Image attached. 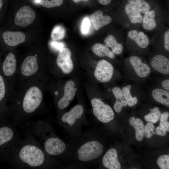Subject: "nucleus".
<instances>
[{"label": "nucleus", "instance_id": "obj_1", "mask_svg": "<svg viewBox=\"0 0 169 169\" xmlns=\"http://www.w3.org/2000/svg\"><path fill=\"white\" fill-rule=\"evenodd\" d=\"M46 84L36 79L16 83L15 90L8 103V118L16 125L23 124L31 117L49 111L44 101Z\"/></svg>", "mask_w": 169, "mask_h": 169}, {"label": "nucleus", "instance_id": "obj_2", "mask_svg": "<svg viewBox=\"0 0 169 169\" xmlns=\"http://www.w3.org/2000/svg\"><path fill=\"white\" fill-rule=\"evenodd\" d=\"M105 133L102 126L92 127L69 139L64 160L67 164L65 168H97L108 149Z\"/></svg>", "mask_w": 169, "mask_h": 169}, {"label": "nucleus", "instance_id": "obj_3", "mask_svg": "<svg viewBox=\"0 0 169 169\" xmlns=\"http://www.w3.org/2000/svg\"><path fill=\"white\" fill-rule=\"evenodd\" d=\"M23 139L6 161L17 169L64 168L59 161L47 154L30 132Z\"/></svg>", "mask_w": 169, "mask_h": 169}, {"label": "nucleus", "instance_id": "obj_4", "mask_svg": "<svg viewBox=\"0 0 169 169\" xmlns=\"http://www.w3.org/2000/svg\"><path fill=\"white\" fill-rule=\"evenodd\" d=\"M52 120L51 118L35 121L28 120L22 127L39 139L47 154L59 161H64L69 144L57 136L52 126Z\"/></svg>", "mask_w": 169, "mask_h": 169}, {"label": "nucleus", "instance_id": "obj_5", "mask_svg": "<svg viewBox=\"0 0 169 169\" xmlns=\"http://www.w3.org/2000/svg\"><path fill=\"white\" fill-rule=\"evenodd\" d=\"M39 57L37 53L29 55L18 62L16 83L34 78L47 85L52 81L49 71L48 62Z\"/></svg>", "mask_w": 169, "mask_h": 169}, {"label": "nucleus", "instance_id": "obj_6", "mask_svg": "<svg viewBox=\"0 0 169 169\" xmlns=\"http://www.w3.org/2000/svg\"><path fill=\"white\" fill-rule=\"evenodd\" d=\"M57 119V123L64 129L69 139L79 135L83 132L82 127L90 124L85 116L84 108L80 104L76 105Z\"/></svg>", "mask_w": 169, "mask_h": 169}, {"label": "nucleus", "instance_id": "obj_7", "mask_svg": "<svg viewBox=\"0 0 169 169\" xmlns=\"http://www.w3.org/2000/svg\"><path fill=\"white\" fill-rule=\"evenodd\" d=\"M16 125L7 117L0 116V161H6L22 139L18 135Z\"/></svg>", "mask_w": 169, "mask_h": 169}, {"label": "nucleus", "instance_id": "obj_8", "mask_svg": "<svg viewBox=\"0 0 169 169\" xmlns=\"http://www.w3.org/2000/svg\"><path fill=\"white\" fill-rule=\"evenodd\" d=\"M125 44L130 54L144 57L149 53L151 38L142 29H130L126 32Z\"/></svg>", "mask_w": 169, "mask_h": 169}, {"label": "nucleus", "instance_id": "obj_9", "mask_svg": "<svg viewBox=\"0 0 169 169\" xmlns=\"http://www.w3.org/2000/svg\"><path fill=\"white\" fill-rule=\"evenodd\" d=\"M166 22V12L155 7L143 14L141 29L145 32L154 34L165 25Z\"/></svg>", "mask_w": 169, "mask_h": 169}, {"label": "nucleus", "instance_id": "obj_10", "mask_svg": "<svg viewBox=\"0 0 169 169\" xmlns=\"http://www.w3.org/2000/svg\"><path fill=\"white\" fill-rule=\"evenodd\" d=\"M144 60L143 57L135 54H130L126 59L129 67V76L133 80L142 81L150 74L151 69Z\"/></svg>", "mask_w": 169, "mask_h": 169}, {"label": "nucleus", "instance_id": "obj_11", "mask_svg": "<svg viewBox=\"0 0 169 169\" xmlns=\"http://www.w3.org/2000/svg\"><path fill=\"white\" fill-rule=\"evenodd\" d=\"M90 102L96 120L105 128L114 119V111L110 105L105 103L101 99L93 98Z\"/></svg>", "mask_w": 169, "mask_h": 169}, {"label": "nucleus", "instance_id": "obj_12", "mask_svg": "<svg viewBox=\"0 0 169 169\" xmlns=\"http://www.w3.org/2000/svg\"><path fill=\"white\" fill-rule=\"evenodd\" d=\"M18 62L15 54L10 52L5 56L0 66V73L14 90L15 89Z\"/></svg>", "mask_w": 169, "mask_h": 169}, {"label": "nucleus", "instance_id": "obj_13", "mask_svg": "<svg viewBox=\"0 0 169 169\" xmlns=\"http://www.w3.org/2000/svg\"><path fill=\"white\" fill-rule=\"evenodd\" d=\"M142 14L135 8L126 3L121 13V23L124 29H141Z\"/></svg>", "mask_w": 169, "mask_h": 169}, {"label": "nucleus", "instance_id": "obj_14", "mask_svg": "<svg viewBox=\"0 0 169 169\" xmlns=\"http://www.w3.org/2000/svg\"><path fill=\"white\" fill-rule=\"evenodd\" d=\"M74 82L69 80L64 84L63 94L54 103L57 110L56 118L65 112V109L74 98L77 89L75 87Z\"/></svg>", "mask_w": 169, "mask_h": 169}, {"label": "nucleus", "instance_id": "obj_15", "mask_svg": "<svg viewBox=\"0 0 169 169\" xmlns=\"http://www.w3.org/2000/svg\"><path fill=\"white\" fill-rule=\"evenodd\" d=\"M148 64L153 72L169 74V56L163 52H153L148 58Z\"/></svg>", "mask_w": 169, "mask_h": 169}, {"label": "nucleus", "instance_id": "obj_16", "mask_svg": "<svg viewBox=\"0 0 169 169\" xmlns=\"http://www.w3.org/2000/svg\"><path fill=\"white\" fill-rule=\"evenodd\" d=\"M153 52L169 53V27L165 25L151 38Z\"/></svg>", "mask_w": 169, "mask_h": 169}, {"label": "nucleus", "instance_id": "obj_17", "mask_svg": "<svg viewBox=\"0 0 169 169\" xmlns=\"http://www.w3.org/2000/svg\"><path fill=\"white\" fill-rule=\"evenodd\" d=\"M15 90L11 87L0 73V116L8 117V103Z\"/></svg>", "mask_w": 169, "mask_h": 169}, {"label": "nucleus", "instance_id": "obj_18", "mask_svg": "<svg viewBox=\"0 0 169 169\" xmlns=\"http://www.w3.org/2000/svg\"><path fill=\"white\" fill-rule=\"evenodd\" d=\"M97 169H120L121 165L117 150L114 148L108 149L101 157Z\"/></svg>", "mask_w": 169, "mask_h": 169}, {"label": "nucleus", "instance_id": "obj_19", "mask_svg": "<svg viewBox=\"0 0 169 169\" xmlns=\"http://www.w3.org/2000/svg\"><path fill=\"white\" fill-rule=\"evenodd\" d=\"M71 53L69 49L65 47L59 52L56 60V67L64 74H70L74 69L71 58Z\"/></svg>", "mask_w": 169, "mask_h": 169}, {"label": "nucleus", "instance_id": "obj_20", "mask_svg": "<svg viewBox=\"0 0 169 169\" xmlns=\"http://www.w3.org/2000/svg\"><path fill=\"white\" fill-rule=\"evenodd\" d=\"M114 72V67L110 62L105 60H101L98 62L94 75L99 81L105 83L109 81L112 78Z\"/></svg>", "mask_w": 169, "mask_h": 169}, {"label": "nucleus", "instance_id": "obj_21", "mask_svg": "<svg viewBox=\"0 0 169 169\" xmlns=\"http://www.w3.org/2000/svg\"><path fill=\"white\" fill-rule=\"evenodd\" d=\"M35 15L34 11L30 6H23L16 13L14 18V23L19 27L27 26L32 23Z\"/></svg>", "mask_w": 169, "mask_h": 169}, {"label": "nucleus", "instance_id": "obj_22", "mask_svg": "<svg viewBox=\"0 0 169 169\" xmlns=\"http://www.w3.org/2000/svg\"><path fill=\"white\" fill-rule=\"evenodd\" d=\"M3 38L7 45L14 47L23 43L25 40L24 34L20 31H6L3 34Z\"/></svg>", "mask_w": 169, "mask_h": 169}, {"label": "nucleus", "instance_id": "obj_23", "mask_svg": "<svg viewBox=\"0 0 169 169\" xmlns=\"http://www.w3.org/2000/svg\"><path fill=\"white\" fill-rule=\"evenodd\" d=\"M90 19L94 28L98 30L104 26L110 24L112 22V17L109 15H103L100 10H97L94 12L90 16Z\"/></svg>", "mask_w": 169, "mask_h": 169}, {"label": "nucleus", "instance_id": "obj_24", "mask_svg": "<svg viewBox=\"0 0 169 169\" xmlns=\"http://www.w3.org/2000/svg\"><path fill=\"white\" fill-rule=\"evenodd\" d=\"M117 39L115 35L109 34L104 41L105 45L110 48L111 51L115 55H119L122 53L125 44L118 42Z\"/></svg>", "mask_w": 169, "mask_h": 169}, {"label": "nucleus", "instance_id": "obj_25", "mask_svg": "<svg viewBox=\"0 0 169 169\" xmlns=\"http://www.w3.org/2000/svg\"><path fill=\"white\" fill-rule=\"evenodd\" d=\"M112 90L115 99V101L113 105L114 109L116 113H120L122 111V108L127 105V103L120 87H114Z\"/></svg>", "mask_w": 169, "mask_h": 169}, {"label": "nucleus", "instance_id": "obj_26", "mask_svg": "<svg viewBox=\"0 0 169 169\" xmlns=\"http://www.w3.org/2000/svg\"><path fill=\"white\" fill-rule=\"evenodd\" d=\"M151 94L156 101L169 107V91L164 89L155 88L152 90Z\"/></svg>", "mask_w": 169, "mask_h": 169}, {"label": "nucleus", "instance_id": "obj_27", "mask_svg": "<svg viewBox=\"0 0 169 169\" xmlns=\"http://www.w3.org/2000/svg\"><path fill=\"white\" fill-rule=\"evenodd\" d=\"M126 2L143 14L147 13L156 7L148 0H127Z\"/></svg>", "mask_w": 169, "mask_h": 169}, {"label": "nucleus", "instance_id": "obj_28", "mask_svg": "<svg viewBox=\"0 0 169 169\" xmlns=\"http://www.w3.org/2000/svg\"><path fill=\"white\" fill-rule=\"evenodd\" d=\"M129 121L135 130L136 140L138 141H142L144 135L145 128L142 120L140 119H136L134 117L132 116L130 118Z\"/></svg>", "mask_w": 169, "mask_h": 169}, {"label": "nucleus", "instance_id": "obj_29", "mask_svg": "<svg viewBox=\"0 0 169 169\" xmlns=\"http://www.w3.org/2000/svg\"><path fill=\"white\" fill-rule=\"evenodd\" d=\"M91 49L93 52L97 56L101 57H107L111 59H114L115 54L105 45L97 43L93 45Z\"/></svg>", "mask_w": 169, "mask_h": 169}, {"label": "nucleus", "instance_id": "obj_30", "mask_svg": "<svg viewBox=\"0 0 169 169\" xmlns=\"http://www.w3.org/2000/svg\"><path fill=\"white\" fill-rule=\"evenodd\" d=\"M132 86L128 85L123 87L122 91L125 100L127 103V105L130 107H132L136 105L138 101L136 96H133L131 93Z\"/></svg>", "mask_w": 169, "mask_h": 169}, {"label": "nucleus", "instance_id": "obj_31", "mask_svg": "<svg viewBox=\"0 0 169 169\" xmlns=\"http://www.w3.org/2000/svg\"><path fill=\"white\" fill-rule=\"evenodd\" d=\"M150 112L144 116L145 120L148 122L156 123L160 119L161 112L159 109L155 107L149 109Z\"/></svg>", "mask_w": 169, "mask_h": 169}, {"label": "nucleus", "instance_id": "obj_32", "mask_svg": "<svg viewBox=\"0 0 169 169\" xmlns=\"http://www.w3.org/2000/svg\"><path fill=\"white\" fill-rule=\"evenodd\" d=\"M65 34V30L64 27L60 25H58L53 29L51 37L53 40L56 41L64 38Z\"/></svg>", "mask_w": 169, "mask_h": 169}, {"label": "nucleus", "instance_id": "obj_33", "mask_svg": "<svg viewBox=\"0 0 169 169\" xmlns=\"http://www.w3.org/2000/svg\"><path fill=\"white\" fill-rule=\"evenodd\" d=\"M63 0H34V2L36 4L46 8H51L61 5Z\"/></svg>", "mask_w": 169, "mask_h": 169}, {"label": "nucleus", "instance_id": "obj_34", "mask_svg": "<svg viewBox=\"0 0 169 169\" xmlns=\"http://www.w3.org/2000/svg\"><path fill=\"white\" fill-rule=\"evenodd\" d=\"M157 162L160 169H169V155H161L157 159Z\"/></svg>", "mask_w": 169, "mask_h": 169}, {"label": "nucleus", "instance_id": "obj_35", "mask_svg": "<svg viewBox=\"0 0 169 169\" xmlns=\"http://www.w3.org/2000/svg\"><path fill=\"white\" fill-rule=\"evenodd\" d=\"M155 128L153 124L151 122H148L144 128V135L147 138H150L155 134L154 131Z\"/></svg>", "mask_w": 169, "mask_h": 169}, {"label": "nucleus", "instance_id": "obj_36", "mask_svg": "<svg viewBox=\"0 0 169 169\" xmlns=\"http://www.w3.org/2000/svg\"><path fill=\"white\" fill-rule=\"evenodd\" d=\"M49 45L52 51L57 52H59L62 49L65 47V44L64 43L54 40L49 42Z\"/></svg>", "mask_w": 169, "mask_h": 169}, {"label": "nucleus", "instance_id": "obj_37", "mask_svg": "<svg viewBox=\"0 0 169 169\" xmlns=\"http://www.w3.org/2000/svg\"><path fill=\"white\" fill-rule=\"evenodd\" d=\"M90 20L87 17H85L82 22L81 26V31L83 34L87 33L90 30Z\"/></svg>", "mask_w": 169, "mask_h": 169}, {"label": "nucleus", "instance_id": "obj_38", "mask_svg": "<svg viewBox=\"0 0 169 169\" xmlns=\"http://www.w3.org/2000/svg\"><path fill=\"white\" fill-rule=\"evenodd\" d=\"M155 134L160 136H164L166 134V131L162 127L159 126L156 127L155 130Z\"/></svg>", "mask_w": 169, "mask_h": 169}, {"label": "nucleus", "instance_id": "obj_39", "mask_svg": "<svg viewBox=\"0 0 169 169\" xmlns=\"http://www.w3.org/2000/svg\"><path fill=\"white\" fill-rule=\"evenodd\" d=\"M168 120L161 121L160 125L167 132H169V122Z\"/></svg>", "mask_w": 169, "mask_h": 169}, {"label": "nucleus", "instance_id": "obj_40", "mask_svg": "<svg viewBox=\"0 0 169 169\" xmlns=\"http://www.w3.org/2000/svg\"><path fill=\"white\" fill-rule=\"evenodd\" d=\"M161 85L163 89L169 91V79L163 80L161 82Z\"/></svg>", "mask_w": 169, "mask_h": 169}, {"label": "nucleus", "instance_id": "obj_41", "mask_svg": "<svg viewBox=\"0 0 169 169\" xmlns=\"http://www.w3.org/2000/svg\"><path fill=\"white\" fill-rule=\"evenodd\" d=\"M112 0H98L99 2L103 5H107L110 3Z\"/></svg>", "mask_w": 169, "mask_h": 169}, {"label": "nucleus", "instance_id": "obj_42", "mask_svg": "<svg viewBox=\"0 0 169 169\" xmlns=\"http://www.w3.org/2000/svg\"><path fill=\"white\" fill-rule=\"evenodd\" d=\"M166 22L168 23L169 25V12L167 13H166Z\"/></svg>", "mask_w": 169, "mask_h": 169}, {"label": "nucleus", "instance_id": "obj_43", "mask_svg": "<svg viewBox=\"0 0 169 169\" xmlns=\"http://www.w3.org/2000/svg\"><path fill=\"white\" fill-rule=\"evenodd\" d=\"M75 3H78L79 2L81 1H87L89 0H72Z\"/></svg>", "mask_w": 169, "mask_h": 169}, {"label": "nucleus", "instance_id": "obj_44", "mask_svg": "<svg viewBox=\"0 0 169 169\" xmlns=\"http://www.w3.org/2000/svg\"><path fill=\"white\" fill-rule=\"evenodd\" d=\"M3 5V2L2 0H0V9H1Z\"/></svg>", "mask_w": 169, "mask_h": 169}, {"label": "nucleus", "instance_id": "obj_45", "mask_svg": "<svg viewBox=\"0 0 169 169\" xmlns=\"http://www.w3.org/2000/svg\"></svg>", "mask_w": 169, "mask_h": 169}]
</instances>
